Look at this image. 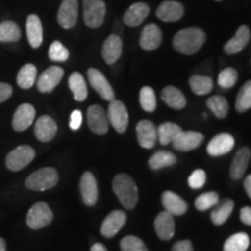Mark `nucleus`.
<instances>
[{"mask_svg":"<svg viewBox=\"0 0 251 251\" xmlns=\"http://www.w3.org/2000/svg\"><path fill=\"white\" fill-rule=\"evenodd\" d=\"M205 41V31L200 29V28L190 27L178 31L174 37L172 45L180 54L193 55L201 49Z\"/></svg>","mask_w":251,"mask_h":251,"instance_id":"nucleus-1","label":"nucleus"},{"mask_svg":"<svg viewBox=\"0 0 251 251\" xmlns=\"http://www.w3.org/2000/svg\"><path fill=\"white\" fill-rule=\"evenodd\" d=\"M113 191L127 209H133L139 201V190L130 176L119 174L113 179Z\"/></svg>","mask_w":251,"mask_h":251,"instance_id":"nucleus-2","label":"nucleus"},{"mask_svg":"<svg viewBox=\"0 0 251 251\" xmlns=\"http://www.w3.org/2000/svg\"><path fill=\"white\" fill-rule=\"evenodd\" d=\"M58 174L54 168H43L31 174L26 179L27 188L33 191H46L56 186Z\"/></svg>","mask_w":251,"mask_h":251,"instance_id":"nucleus-3","label":"nucleus"},{"mask_svg":"<svg viewBox=\"0 0 251 251\" xmlns=\"http://www.w3.org/2000/svg\"><path fill=\"white\" fill-rule=\"evenodd\" d=\"M84 21L89 28H99L105 20L106 5L103 0H83Z\"/></svg>","mask_w":251,"mask_h":251,"instance_id":"nucleus-4","label":"nucleus"},{"mask_svg":"<svg viewBox=\"0 0 251 251\" xmlns=\"http://www.w3.org/2000/svg\"><path fill=\"white\" fill-rule=\"evenodd\" d=\"M35 158V150L29 146H20L6 157V166L11 171H20Z\"/></svg>","mask_w":251,"mask_h":251,"instance_id":"nucleus-5","label":"nucleus"},{"mask_svg":"<svg viewBox=\"0 0 251 251\" xmlns=\"http://www.w3.org/2000/svg\"><path fill=\"white\" fill-rule=\"evenodd\" d=\"M108 122L113 126L118 133H125L129 124V115L126 105L120 100L113 99L108 106L107 111Z\"/></svg>","mask_w":251,"mask_h":251,"instance_id":"nucleus-6","label":"nucleus"},{"mask_svg":"<svg viewBox=\"0 0 251 251\" xmlns=\"http://www.w3.org/2000/svg\"><path fill=\"white\" fill-rule=\"evenodd\" d=\"M54 214L46 202H37L27 214V225L31 229H41L51 224Z\"/></svg>","mask_w":251,"mask_h":251,"instance_id":"nucleus-7","label":"nucleus"},{"mask_svg":"<svg viewBox=\"0 0 251 251\" xmlns=\"http://www.w3.org/2000/svg\"><path fill=\"white\" fill-rule=\"evenodd\" d=\"M87 124L92 133L105 135L108 131V118L105 109L99 105H92L87 109Z\"/></svg>","mask_w":251,"mask_h":251,"instance_id":"nucleus-8","label":"nucleus"},{"mask_svg":"<svg viewBox=\"0 0 251 251\" xmlns=\"http://www.w3.org/2000/svg\"><path fill=\"white\" fill-rule=\"evenodd\" d=\"M87 77H89V81L91 86L96 90V92L99 94L103 100L107 101H112L115 99V93L113 87L109 84V81L106 79V77L97 69L91 68L87 70Z\"/></svg>","mask_w":251,"mask_h":251,"instance_id":"nucleus-9","label":"nucleus"},{"mask_svg":"<svg viewBox=\"0 0 251 251\" xmlns=\"http://www.w3.org/2000/svg\"><path fill=\"white\" fill-rule=\"evenodd\" d=\"M127 221V215L122 211H113L103 220L100 233L103 237L112 238L117 235Z\"/></svg>","mask_w":251,"mask_h":251,"instance_id":"nucleus-10","label":"nucleus"},{"mask_svg":"<svg viewBox=\"0 0 251 251\" xmlns=\"http://www.w3.org/2000/svg\"><path fill=\"white\" fill-rule=\"evenodd\" d=\"M78 17V0H63L59 6L57 21L64 29H70L76 25Z\"/></svg>","mask_w":251,"mask_h":251,"instance_id":"nucleus-11","label":"nucleus"},{"mask_svg":"<svg viewBox=\"0 0 251 251\" xmlns=\"http://www.w3.org/2000/svg\"><path fill=\"white\" fill-rule=\"evenodd\" d=\"M136 135L142 148L152 149L157 142V128L150 120H141L136 126Z\"/></svg>","mask_w":251,"mask_h":251,"instance_id":"nucleus-12","label":"nucleus"},{"mask_svg":"<svg viewBox=\"0 0 251 251\" xmlns=\"http://www.w3.org/2000/svg\"><path fill=\"white\" fill-rule=\"evenodd\" d=\"M64 76V70L59 67H50L37 79V89L42 93H49L58 85Z\"/></svg>","mask_w":251,"mask_h":251,"instance_id":"nucleus-13","label":"nucleus"},{"mask_svg":"<svg viewBox=\"0 0 251 251\" xmlns=\"http://www.w3.org/2000/svg\"><path fill=\"white\" fill-rule=\"evenodd\" d=\"M80 193L81 199L86 206H94L97 200H98V185L94 176L91 172H85L81 176L80 184Z\"/></svg>","mask_w":251,"mask_h":251,"instance_id":"nucleus-14","label":"nucleus"},{"mask_svg":"<svg viewBox=\"0 0 251 251\" xmlns=\"http://www.w3.org/2000/svg\"><path fill=\"white\" fill-rule=\"evenodd\" d=\"M35 119V108L30 103H23L14 113L12 126L15 131H24L28 129Z\"/></svg>","mask_w":251,"mask_h":251,"instance_id":"nucleus-15","label":"nucleus"},{"mask_svg":"<svg viewBox=\"0 0 251 251\" xmlns=\"http://www.w3.org/2000/svg\"><path fill=\"white\" fill-rule=\"evenodd\" d=\"M163 40L162 31L155 24H149L143 28L140 37L141 48L147 51H152L161 46Z\"/></svg>","mask_w":251,"mask_h":251,"instance_id":"nucleus-16","label":"nucleus"},{"mask_svg":"<svg viewBox=\"0 0 251 251\" xmlns=\"http://www.w3.org/2000/svg\"><path fill=\"white\" fill-rule=\"evenodd\" d=\"M156 234L161 240L169 241L175 235V219L171 213L163 211L156 216L153 222Z\"/></svg>","mask_w":251,"mask_h":251,"instance_id":"nucleus-17","label":"nucleus"},{"mask_svg":"<svg viewBox=\"0 0 251 251\" xmlns=\"http://www.w3.org/2000/svg\"><path fill=\"white\" fill-rule=\"evenodd\" d=\"M156 15L165 23H174L183 18L184 7L180 2L175 1V0H166L158 6Z\"/></svg>","mask_w":251,"mask_h":251,"instance_id":"nucleus-18","label":"nucleus"},{"mask_svg":"<svg viewBox=\"0 0 251 251\" xmlns=\"http://www.w3.org/2000/svg\"><path fill=\"white\" fill-rule=\"evenodd\" d=\"M34 131H35L36 139L41 142H49L54 139L57 133V124L49 115H42L37 119Z\"/></svg>","mask_w":251,"mask_h":251,"instance_id":"nucleus-19","label":"nucleus"},{"mask_svg":"<svg viewBox=\"0 0 251 251\" xmlns=\"http://www.w3.org/2000/svg\"><path fill=\"white\" fill-rule=\"evenodd\" d=\"M203 139H205L203 135L198 131H181L174 140L172 144L175 149L179 151H191V150L197 149L202 143Z\"/></svg>","mask_w":251,"mask_h":251,"instance_id":"nucleus-20","label":"nucleus"},{"mask_svg":"<svg viewBox=\"0 0 251 251\" xmlns=\"http://www.w3.org/2000/svg\"><path fill=\"white\" fill-rule=\"evenodd\" d=\"M250 36L251 35L249 27L246 26V25L241 26L237 29L234 37H231V39L225 45L224 50L226 54L235 55L237 54V52L242 51V50L247 47L248 43H249Z\"/></svg>","mask_w":251,"mask_h":251,"instance_id":"nucleus-21","label":"nucleus"},{"mask_svg":"<svg viewBox=\"0 0 251 251\" xmlns=\"http://www.w3.org/2000/svg\"><path fill=\"white\" fill-rule=\"evenodd\" d=\"M235 146V139L229 134H220L213 139L207 146V152L211 156L219 157L226 155Z\"/></svg>","mask_w":251,"mask_h":251,"instance_id":"nucleus-22","label":"nucleus"},{"mask_svg":"<svg viewBox=\"0 0 251 251\" xmlns=\"http://www.w3.org/2000/svg\"><path fill=\"white\" fill-rule=\"evenodd\" d=\"M250 156L251 152L249 148H241L237 150L230 165L231 179L238 180L243 177L248 169V165H249Z\"/></svg>","mask_w":251,"mask_h":251,"instance_id":"nucleus-23","label":"nucleus"},{"mask_svg":"<svg viewBox=\"0 0 251 251\" xmlns=\"http://www.w3.org/2000/svg\"><path fill=\"white\" fill-rule=\"evenodd\" d=\"M102 57L107 64H114L122 54V41L118 35H109L105 40L101 50Z\"/></svg>","mask_w":251,"mask_h":251,"instance_id":"nucleus-24","label":"nucleus"},{"mask_svg":"<svg viewBox=\"0 0 251 251\" xmlns=\"http://www.w3.org/2000/svg\"><path fill=\"white\" fill-rule=\"evenodd\" d=\"M162 203L166 212L172 215H183L187 212V203L184 199L171 191H165L162 194Z\"/></svg>","mask_w":251,"mask_h":251,"instance_id":"nucleus-25","label":"nucleus"},{"mask_svg":"<svg viewBox=\"0 0 251 251\" xmlns=\"http://www.w3.org/2000/svg\"><path fill=\"white\" fill-rule=\"evenodd\" d=\"M149 12L150 8L148 5L144 4V2H136V4L131 5L125 13V24L129 27L140 26L149 15Z\"/></svg>","mask_w":251,"mask_h":251,"instance_id":"nucleus-26","label":"nucleus"},{"mask_svg":"<svg viewBox=\"0 0 251 251\" xmlns=\"http://www.w3.org/2000/svg\"><path fill=\"white\" fill-rule=\"evenodd\" d=\"M27 37L29 45L33 48H39L43 41V29L40 18L35 14H30L26 24Z\"/></svg>","mask_w":251,"mask_h":251,"instance_id":"nucleus-27","label":"nucleus"},{"mask_svg":"<svg viewBox=\"0 0 251 251\" xmlns=\"http://www.w3.org/2000/svg\"><path fill=\"white\" fill-rule=\"evenodd\" d=\"M162 100L169 107L174 109H183L186 106V98L180 90L175 86H166L162 91Z\"/></svg>","mask_w":251,"mask_h":251,"instance_id":"nucleus-28","label":"nucleus"},{"mask_svg":"<svg viewBox=\"0 0 251 251\" xmlns=\"http://www.w3.org/2000/svg\"><path fill=\"white\" fill-rule=\"evenodd\" d=\"M181 128L174 122H164L157 129V139L162 146H168L169 143L174 142V140L181 133Z\"/></svg>","mask_w":251,"mask_h":251,"instance_id":"nucleus-29","label":"nucleus"},{"mask_svg":"<svg viewBox=\"0 0 251 251\" xmlns=\"http://www.w3.org/2000/svg\"><path fill=\"white\" fill-rule=\"evenodd\" d=\"M69 87H70L74 98L77 101H84L87 97V86L85 79L79 72H74L69 77Z\"/></svg>","mask_w":251,"mask_h":251,"instance_id":"nucleus-30","label":"nucleus"},{"mask_svg":"<svg viewBox=\"0 0 251 251\" xmlns=\"http://www.w3.org/2000/svg\"><path fill=\"white\" fill-rule=\"evenodd\" d=\"M177 162V157L170 151H158L150 157L149 168L151 170H159V169L172 166Z\"/></svg>","mask_w":251,"mask_h":251,"instance_id":"nucleus-31","label":"nucleus"},{"mask_svg":"<svg viewBox=\"0 0 251 251\" xmlns=\"http://www.w3.org/2000/svg\"><path fill=\"white\" fill-rule=\"evenodd\" d=\"M36 75H37V70L35 65L33 64L24 65L18 74V77H17L18 85L20 86L21 89H30V87L35 84Z\"/></svg>","mask_w":251,"mask_h":251,"instance_id":"nucleus-32","label":"nucleus"},{"mask_svg":"<svg viewBox=\"0 0 251 251\" xmlns=\"http://www.w3.org/2000/svg\"><path fill=\"white\" fill-rule=\"evenodd\" d=\"M234 209V201L230 199H226L220 203L218 208H215L214 211L211 213V219L213 224L216 226L224 225L227 221L229 216H230L231 212Z\"/></svg>","mask_w":251,"mask_h":251,"instance_id":"nucleus-33","label":"nucleus"},{"mask_svg":"<svg viewBox=\"0 0 251 251\" xmlns=\"http://www.w3.org/2000/svg\"><path fill=\"white\" fill-rule=\"evenodd\" d=\"M21 37L20 28L14 21L0 24V42H17Z\"/></svg>","mask_w":251,"mask_h":251,"instance_id":"nucleus-34","label":"nucleus"},{"mask_svg":"<svg viewBox=\"0 0 251 251\" xmlns=\"http://www.w3.org/2000/svg\"><path fill=\"white\" fill-rule=\"evenodd\" d=\"M250 244L249 235L246 233H237L231 235L226 241L224 251H247Z\"/></svg>","mask_w":251,"mask_h":251,"instance_id":"nucleus-35","label":"nucleus"},{"mask_svg":"<svg viewBox=\"0 0 251 251\" xmlns=\"http://www.w3.org/2000/svg\"><path fill=\"white\" fill-rule=\"evenodd\" d=\"M191 90L193 91L197 96H205L208 94L213 90V80L212 78L206 76H192L188 80Z\"/></svg>","mask_w":251,"mask_h":251,"instance_id":"nucleus-36","label":"nucleus"},{"mask_svg":"<svg viewBox=\"0 0 251 251\" xmlns=\"http://www.w3.org/2000/svg\"><path fill=\"white\" fill-rule=\"evenodd\" d=\"M207 107L213 112L218 119H225L227 117L229 106L228 101L225 97L222 96H213L207 100Z\"/></svg>","mask_w":251,"mask_h":251,"instance_id":"nucleus-37","label":"nucleus"},{"mask_svg":"<svg viewBox=\"0 0 251 251\" xmlns=\"http://www.w3.org/2000/svg\"><path fill=\"white\" fill-rule=\"evenodd\" d=\"M251 107V81L248 80L237 93L235 108L237 112H247Z\"/></svg>","mask_w":251,"mask_h":251,"instance_id":"nucleus-38","label":"nucleus"},{"mask_svg":"<svg viewBox=\"0 0 251 251\" xmlns=\"http://www.w3.org/2000/svg\"><path fill=\"white\" fill-rule=\"evenodd\" d=\"M140 103L141 107H142L146 112L151 113L157 107V101H156V94L151 87L144 86L140 91Z\"/></svg>","mask_w":251,"mask_h":251,"instance_id":"nucleus-39","label":"nucleus"},{"mask_svg":"<svg viewBox=\"0 0 251 251\" xmlns=\"http://www.w3.org/2000/svg\"><path fill=\"white\" fill-rule=\"evenodd\" d=\"M219 200H220L219 194L212 191V192H206V193L200 194V196L196 199L194 205H196V208L198 211H207V209L212 208V207L218 205Z\"/></svg>","mask_w":251,"mask_h":251,"instance_id":"nucleus-40","label":"nucleus"},{"mask_svg":"<svg viewBox=\"0 0 251 251\" xmlns=\"http://www.w3.org/2000/svg\"><path fill=\"white\" fill-rule=\"evenodd\" d=\"M238 78L237 71L233 68H226L219 74L218 83L222 89H230L236 84Z\"/></svg>","mask_w":251,"mask_h":251,"instance_id":"nucleus-41","label":"nucleus"},{"mask_svg":"<svg viewBox=\"0 0 251 251\" xmlns=\"http://www.w3.org/2000/svg\"><path fill=\"white\" fill-rule=\"evenodd\" d=\"M120 248L122 251H149L143 241L136 236H126L122 238Z\"/></svg>","mask_w":251,"mask_h":251,"instance_id":"nucleus-42","label":"nucleus"},{"mask_svg":"<svg viewBox=\"0 0 251 251\" xmlns=\"http://www.w3.org/2000/svg\"><path fill=\"white\" fill-rule=\"evenodd\" d=\"M49 58L54 62H65L69 58V51L59 41H54L49 47Z\"/></svg>","mask_w":251,"mask_h":251,"instance_id":"nucleus-43","label":"nucleus"},{"mask_svg":"<svg viewBox=\"0 0 251 251\" xmlns=\"http://www.w3.org/2000/svg\"><path fill=\"white\" fill-rule=\"evenodd\" d=\"M207 176L206 172L201 170V169H197L191 174L188 177V186L193 190H198V188H201L206 183Z\"/></svg>","mask_w":251,"mask_h":251,"instance_id":"nucleus-44","label":"nucleus"},{"mask_svg":"<svg viewBox=\"0 0 251 251\" xmlns=\"http://www.w3.org/2000/svg\"><path fill=\"white\" fill-rule=\"evenodd\" d=\"M81 121H83V115H81V112L76 109V111L72 112V114L70 117V121H69V126H70V128L72 130L76 131L81 127Z\"/></svg>","mask_w":251,"mask_h":251,"instance_id":"nucleus-45","label":"nucleus"},{"mask_svg":"<svg viewBox=\"0 0 251 251\" xmlns=\"http://www.w3.org/2000/svg\"><path fill=\"white\" fill-rule=\"evenodd\" d=\"M13 89L7 83H0V103L11 98Z\"/></svg>","mask_w":251,"mask_h":251,"instance_id":"nucleus-46","label":"nucleus"},{"mask_svg":"<svg viewBox=\"0 0 251 251\" xmlns=\"http://www.w3.org/2000/svg\"><path fill=\"white\" fill-rule=\"evenodd\" d=\"M171 251H193V246L188 240L178 241L174 244Z\"/></svg>","mask_w":251,"mask_h":251,"instance_id":"nucleus-47","label":"nucleus"},{"mask_svg":"<svg viewBox=\"0 0 251 251\" xmlns=\"http://www.w3.org/2000/svg\"><path fill=\"white\" fill-rule=\"evenodd\" d=\"M240 218H241V221H242L244 225L247 226L251 225V208L249 206L243 207V208L241 209Z\"/></svg>","mask_w":251,"mask_h":251,"instance_id":"nucleus-48","label":"nucleus"},{"mask_svg":"<svg viewBox=\"0 0 251 251\" xmlns=\"http://www.w3.org/2000/svg\"><path fill=\"white\" fill-rule=\"evenodd\" d=\"M244 188H246V192L249 197H251V176L248 175L247 178L244 179Z\"/></svg>","mask_w":251,"mask_h":251,"instance_id":"nucleus-49","label":"nucleus"},{"mask_svg":"<svg viewBox=\"0 0 251 251\" xmlns=\"http://www.w3.org/2000/svg\"><path fill=\"white\" fill-rule=\"evenodd\" d=\"M91 251H107V248L103 246L102 243H96L91 248Z\"/></svg>","mask_w":251,"mask_h":251,"instance_id":"nucleus-50","label":"nucleus"},{"mask_svg":"<svg viewBox=\"0 0 251 251\" xmlns=\"http://www.w3.org/2000/svg\"><path fill=\"white\" fill-rule=\"evenodd\" d=\"M0 251H6V242L0 237Z\"/></svg>","mask_w":251,"mask_h":251,"instance_id":"nucleus-51","label":"nucleus"},{"mask_svg":"<svg viewBox=\"0 0 251 251\" xmlns=\"http://www.w3.org/2000/svg\"><path fill=\"white\" fill-rule=\"evenodd\" d=\"M215 1H220V0H215Z\"/></svg>","mask_w":251,"mask_h":251,"instance_id":"nucleus-52","label":"nucleus"}]
</instances>
